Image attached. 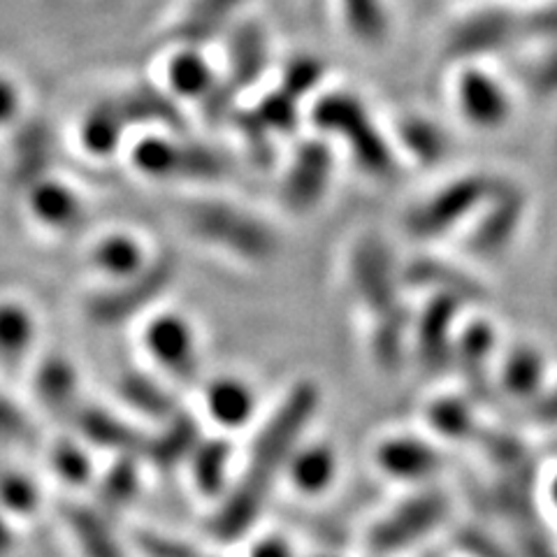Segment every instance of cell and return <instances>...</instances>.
Listing matches in <instances>:
<instances>
[{"instance_id": "cell-22", "label": "cell", "mask_w": 557, "mask_h": 557, "mask_svg": "<svg viewBox=\"0 0 557 557\" xmlns=\"http://www.w3.org/2000/svg\"><path fill=\"white\" fill-rule=\"evenodd\" d=\"M425 416L432 430L448 442L479 440L481 434L479 418L472 403H469V397L442 395L434 403H430Z\"/></svg>"}, {"instance_id": "cell-11", "label": "cell", "mask_w": 557, "mask_h": 557, "mask_svg": "<svg viewBox=\"0 0 557 557\" xmlns=\"http://www.w3.org/2000/svg\"><path fill=\"white\" fill-rule=\"evenodd\" d=\"M456 102L462 119L479 131H497L513 114L511 96L495 75L476 63H465L456 79Z\"/></svg>"}, {"instance_id": "cell-27", "label": "cell", "mask_w": 557, "mask_h": 557, "mask_svg": "<svg viewBox=\"0 0 557 557\" xmlns=\"http://www.w3.org/2000/svg\"><path fill=\"white\" fill-rule=\"evenodd\" d=\"M290 481L305 495H319L327 491L337 474V458L333 448L323 444L300 450L288 465Z\"/></svg>"}, {"instance_id": "cell-10", "label": "cell", "mask_w": 557, "mask_h": 557, "mask_svg": "<svg viewBox=\"0 0 557 557\" xmlns=\"http://www.w3.org/2000/svg\"><path fill=\"white\" fill-rule=\"evenodd\" d=\"M528 198L520 186L502 180L495 194L479 209V223L469 233L467 247L476 256L495 258L507 251L525 221Z\"/></svg>"}, {"instance_id": "cell-16", "label": "cell", "mask_w": 557, "mask_h": 557, "mask_svg": "<svg viewBox=\"0 0 557 557\" xmlns=\"http://www.w3.org/2000/svg\"><path fill=\"white\" fill-rule=\"evenodd\" d=\"M376 465L391 479L423 483L442 472L444 458L430 442L405 434V437H391L376 448Z\"/></svg>"}, {"instance_id": "cell-38", "label": "cell", "mask_w": 557, "mask_h": 557, "mask_svg": "<svg viewBox=\"0 0 557 557\" xmlns=\"http://www.w3.org/2000/svg\"><path fill=\"white\" fill-rule=\"evenodd\" d=\"M139 487V472L133 456H121L100 483V504L104 511H121L135 499Z\"/></svg>"}, {"instance_id": "cell-37", "label": "cell", "mask_w": 557, "mask_h": 557, "mask_svg": "<svg viewBox=\"0 0 557 557\" xmlns=\"http://www.w3.org/2000/svg\"><path fill=\"white\" fill-rule=\"evenodd\" d=\"M119 393L126 399L131 407H135L139 413L151 418H168L174 411V399L168 391H163L153 379L128 372L119 381Z\"/></svg>"}, {"instance_id": "cell-3", "label": "cell", "mask_w": 557, "mask_h": 557, "mask_svg": "<svg viewBox=\"0 0 557 557\" xmlns=\"http://www.w3.org/2000/svg\"><path fill=\"white\" fill-rule=\"evenodd\" d=\"M313 124L339 135L351 147L358 165L372 177L388 180L395 174V156L356 96L330 94L321 98L313 110Z\"/></svg>"}, {"instance_id": "cell-47", "label": "cell", "mask_w": 557, "mask_h": 557, "mask_svg": "<svg viewBox=\"0 0 557 557\" xmlns=\"http://www.w3.org/2000/svg\"><path fill=\"white\" fill-rule=\"evenodd\" d=\"M530 86L536 96L557 94V42L530 67Z\"/></svg>"}, {"instance_id": "cell-19", "label": "cell", "mask_w": 557, "mask_h": 557, "mask_svg": "<svg viewBox=\"0 0 557 557\" xmlns=\"http://www.w3.org/2000/svg\"><path fill=\"white\" fill-rule=\"evenodd\" d=\"M75 418L77 430L100 448L116 450L121 456H137V453L147 450V440L143 434L108 411L98 407H84L75 413Z\"/></svg>"}, {"instance_id": "cell-43", "label": "cell", "mask_w": 557, "mask_h": 557, "mask_svg": "<svg viewBox=\"0 0 557 557\" xmlns=\"http://www.w3.org/2000/svg\"><path fill=\"white\" fill-rule=\"evenodd\" d=\"M51 465H54L57 474L63 481L73 483V485H82L91 476L89 458H86V453L79 446H75L73 442H61L54 448V453H51Z\"/></svg>"}, {"instance_id": "cell-8", "label": "cell", "mask_w": 557, "mask_h": 557, "mask_svg": "<svg viewBox=\"0 0 557 557\" xmlns=\"http://www.w3.org/2000/svg\"><path fill=\"white\" fill-rule=\"evenodd\" d=\"M522 33V14L507 5H483L465 14L450 28L446 54L456 61L476 63L481 57L507 49Z\"/></svg>"}, {"instance_id": "cell-21", "label": "cell", "mask_w": 557, "mask_h": 557, "mask_svg": "<svg viewBox=\"0 0 557 557\" xmlns=\"http://www.w3.org/2000/svg\"><path fill=\"white\" fill-rule=\"evenodd\" d=\"M407 282L413 286H432L437 293L456 295L465 305L485 300V288L467 272L440 263L434 258H418L407 270Z\"/></svg>"}, {"instance_id": "cell-13", "label": "cell", "mask_w": 557, "mask_h": 557, "mask_svg": "<svg viewBox=\"0 0 557 557\" xmlns=\"http://www.w3.org/2000/svg\"><path fill=\"white\" fill-rule=\"evenodd\" d=\"M147 346L151 356L180 381H194L198 374L196 339L190 325L177 313H168L149 323Z\"/></svg>"}, {"instance_id": "cell-30", "label": "cell", "mask_w": 557, "mask_h": 557, "mask_svg": "<svg viewBox=\"0 0 557 557\" xmlns=\"http://www.w3.org/2000/svg\"><path fill=\"white\" fill-rule=\"evenodd\" d=\"M121 114H124L126 124H168V126H182V116L177 108L156 89L149 86H139V89L116 98Z\"/></svg>"}, {"instance_id": "cell-52", "label": "cell", "mask_w": 557, "mask_h": 557, "mask_svg": "<svg viewBox=\"0 0 557 557\" xmlns=\"http://www.w3.org/2000/svg\"><path fill=\"white\" fill-rule=\"evenodd\" d=\"M16 108H20V94L8 79H0V124H8L14 119Z\"/></svg>"}, {"instance_id": "cell-24", "label": "cell", "mask_w": 557, "mask_h": 557, "mask_svg": "<svg viewBox=\"0 0 557 557\" xmlns=\"http://www.w3.org/2000/svg\"><path fill=\"white\" fill-rule=\"evenodd\" d=\"M268 65L265 35L253 24L239 26L231 38V84L235 89L251 86Z\"/></svg>"}, {"instance_id": "cell-1", "label": "cell", "mask_w": 557, "mask_h": 557, "mask_svg": "<svg viewBox=\"0 0 557 557\" xmlns=\"http://www.w3.org/2000/svg\"><path fill=\"white\" fill-rule=\"evenodd\" d=\"M317 407L319 388L309 381H302L288 393L282 407L258 434L247 472L209 522V530L219 542L233 544L253 528L258 513L265 507L274 476L282 472V467H286L295 442H298Z\"/></svg>"}, {"instance_id": "cell-49", "label": "cell", "mask_w": 557, "mask_h": 557, "mask_svg": "<svg viewBox=\"0 0 557 557\" xmlns=\"http://www.w3.org/2000/svg\"><path fill=\"white\" fill-rule=\"evenodd\" d=\"M30 425L22 409L12 405L5 395H0V437L3 440H26Z\"/></svg>"}, {"instance_id": "cell-55", "label": "cell", "mask_w": 557, "mask_h": 557, "mask_svg": "<svg viewBox=\"0 0 557 557\" xmlns=\"http://www.w3.org/2000/svg\"><path fill=\"white\" fill-rule=\"evenodd\" d=\"M319 557H330V555H319Z\"/></svg>"}, {"instance_id": "cell-23", "label": "cell", "mask_w": 557, "mask_h": 557, "mask_svg": "<svg viewBox=\"0 0 557 557\" xmlns=\"http://www.w3.org/2000/svg\"><path fill=\"white\" fill-rule=\"evenodd\" d=\"M30 209L45 225L57 231L75 228L82 219V202L67 186L59 182H38L30 186Z\"/></svg>"}, {"instance_id": "cell-2", "label": "cell", "mask_w": 557, "mask_h": 557, "mask_svg": "<svg viewBox=\"0 0 557 557\" xmlns=\"http://www.w3.org/2000/svg\"><path fill=\"white\" fill-rule=\"evenodd\" d=\"M351 282L360 302L374 317L372 351L381 370L395 372L405 356L407 309L397 293L393 256L379 237H362L351 251Z\"/></svg>"}, {"instance_id": "cell-25", "label": "cell", "mask_w": 557, "mask_h": 557, "mask_svg": "<svg viewBox=\"0 0 557 557\" xmlns=\"http://www.w3.org/2000/svg\"><path fill=\"white\" fill-rule=\"evenodd\" d=\"M198 444H200L198 423L188 413L186 416L182 413L172 418L159 437L147 442L145 453L159 469H172L188 456H194Z\"/></svg>"}, {"instance_id": "cell-20", "label": "cell", "mask_w": 557, "mask_h": 557, "mask_svg": "<svg viewBox=\"0 0 557 557\" xmlns=\"http://www.w3.org/2000/svg\"><path fill=\"white\" fill-rule=\"evenodd\" d=\"M63 520L82 557H124L110 522L98 511L73 504V507L63 509Z\"/></svg>"}, {"instance_id": "cell-33", "label": "cell", "mask_w": 557, "mask_h": 557, "mask_svg": "<svg viewBox=\"0 0 557 557\" xmlns=\"http://www.w3.org/2000/svg\"><path fill=\"white\" fill-rule=\"evenodd\" d=\"M239 3L242 0H196L186 20L180 24L177 35L194 45L212 40Z\"/></svg>"}, {"instance_id": "cell-6", "label": "cell", "mask_w": 557, "mask_h": 557, "mask_svg": "<svg viewBox=\"0 0 557 557\" xmlns=\"http://www.w3.org/2000/svg\"><path fill=\"white\" fill-rule=\"evenodd\" d=\"M450 513V499L440 487H423L374 522L368 546L376 555H395L413 548L437 532Z\"/></svg>"}, {"instance_id": "cell-54", "label": "cell", "mask_w": 557, "mask_h": 557, "mask_svg": "<svg viewBox=\"0 0 557 557\" xmlns=\"http://www.w3.org/2000/svg\"><path fill=\"white\" fill-rule=\"evenodd\" d=\"M546 497H548V504L557 511V469L553 472L548 485H546Z\"/></svg>"}, {"instance_id": "cell-18", "label": "cell", "mask_w": 557, "mask_h": 557, "mask_svg": "<svg viewBox=\"0 0 557 557\" xmlns=\"http://www.w3.org/2000/svg\"><path fill=\"white\" fill-rule=\"evenodd\" d=\"M51 165V131L40 119L22 126L14 137L12 180L20 186H35Z\"/></svg>"}, {"instance_id": "cell-9", "label": "cell", "mask_w": 557, "mask_h": 557, "mask_svg": "<svg viewBox=\"0 0 557 557\" xmlns=\"http://www.w3.org/2000/svg\"><path fill=\"white\" fill-rule=\"evenodd\" d=\"M172 278L174 260L170 256L153 260L151 265L126 278L121 286L96 295L89 305V319L100 325L124 323L159 298V295L172 284Z\"/></svg>"}, {"instance_id": "cell-35", "label": "cell", "mask_w": 557, "mask_h": 557, "mask_svg": "<svg viewBox=\"0 0 557 557\" xmlns=\"http://www.w3.org/2000/svg\"><path fill=\"white\" fill-rule=\"evenodd\" d=\"M91 260L98 270L114 278H131L145 268L143 249H139V244L128 235L104 237L94 249Z\"/></svg>"}, {"instance_id": "cell-44", "label": "cell", "mask_w": 557, "mask_h": 557, "mask_svg": "<svg viewBox=\"0 0 557 557\" xmlns=\"http://www.w3.org/2000/svg\"><path fill=\"white\" fill-rule=\"evenodd\" d=\"M323 77V63L319 59L311 57H300L295 59L284 73V86L282 89L293 96L295 100H300L307 96L313 86H317Z\"/></svg>"}, {"instance_id": "cell-17", "label": "cell", "mask_w": 557, "mask_h": 557, "mask_svg": "<svg viewBox=\"0 0 557 557\" xmlns=\"http://www.w3.org/2000/svg\"><path fill=\"white\" fill-rule=\"evenodd\" d=\"M546 358L532 344H516L499 364L502 391L516 399H534L546 388Z\"/></svg>"}, {"instance_id": "cell-32", "label": "cell", "mask_w": 557, "mask_h": 557, "mask_svg": "<svg viewBox=\"0 0 557 557\" xmlns=\"http://www.w3.org/2000/svg\"><path fill=\"white\" fill-rule=\"evenodd\" d=\"M399 137L405 147L416 156L418 161L432 165L440 163L450 149V139L446 131L425 116H409L399 126Z\"/></svg>"}, {"instance_id": "cell-51", "label": "cell", "mask_w": 557, "mask_h": 557, "mask_svg": "<svg viewBox=\"0 0 557 557\" xmlns=\"http://www.w3.org/2000/svg\"><path fill=\"white\" fill-rule=\"evenodd\" d=\"M249 557H293V550L282 536H265L253 544Z\"/></svg>"}, {"instance_id": "cell-41", "label": "cell", "mask_w": 557, "mask_h": 557, "mask_svg": "<svg viewBox=\"0 0 557 557\" xmlns=\"http://www.w3.org/2000/svg\"><path fill=\"white\" fill-rule=\"evenodd\" d=\"M295 100L284 89L274 91L256 108V114L263 121L270 133H290L298 121V112H295Z\"/></svg>"}, {"instance_id": "cell-50", "label": "cell", "mask_w": 557, "mask_h": 557, "mask_svg": "<svg viewBox=\"0 0 557 557\" xmlns=\"http://www.w3.org/2000/svg\"><path fill=\"white\" fill-rule=\"evenodd\" d=\"M532 403V413L536 421H542L546 425H557V386L544 388Z\"/></svg>"}, {"instance_id": "cell-28", "label": "cell", "mask_w": 557, "mask_h": 557, "mask_svg": "<svg viewBox=\"0 0 557 557\" xmlns=\"http://www.w3.org/2000/svg\"><path fill=\"white\" fill-rule=\"evenodd\" d=\"M207 405L221 425L237 428L253 413V393L237 379H219L207 391Z\"/></svg>"}, {"instance_id": "cell-12", "label": "cell", "mask_w": 557, "mask_h": 557, "mask_svg": "<svg viewBox=\"0 0 557 557\" xmlns=\"http://www.w3.org/2000/svg\"><path fill=\"white\" fill-rule=\"evenodd\" d=\"M465 302L456 295L434 293V298L423 307L416 325V351L423 370L440 374L453 364V344L458 335V317Z\"/></svg>"}, {"instance_id": "cell-42", "label": "cell", "mask_w": 557, "mask_h": 557, "mask_svg": "<svg viewBox=\"0 0 557 557\" xmlns=\"http://www.w3.org/2000/svg\"><path fill=\"white\" fill-rule=\"evenodd\" d=\"M235 124L244 143L249 147L251 159L258 165H268L272 161V143H270V131L265 128L263 121L256 114V110L249 112H237Z\"/></svg>"}, {"instance_id": "cell-31", "label": "cell", "mask_w": 557, "mask_h": 557, "mask_svg": "<svg viewBox=\"0 0 557 557\" xmlns=\"http://www.w3.org/2000/svg\"><path fill=\"white\" fill-rule=\"evenodd\" d=\"M344 20L356 40L370 47H379L388 38V12L383 0H342Z\"/></svg>"}, {"instance_id": "cell-29", "label": "cell", "mask_w": 557, "mask_h": 557, "mask_svg": "<svg viewBox=\"0 0 557 557\" xmlns=\"http://www.w3.org/2000/svg\"><path fill=\"white\" fill-rule=\"evenodd\" d=\"M126 119L121 114L116 98L104 100L89 112L82 126V143L94 156H110L126 128Z\"/></svg>"}, {"instance_id": "cell-4", "label": "cell", "mask_w": 557, "mask_h": 557, "mask_svg": "<svg viewBox=\"0 0 557 557\" xmlns=\"http://www.w3.org/2000/svg\"><path fill=\"white\" fill-rule=\"evenodd\" d=\"M188 231L205 242L228 249L253 263H263L276 253V237L253 214L225 202H194L186 209Z\"/></svg>"}, {"instance_id": "cell-26", "label": "cell", "mask_w": 557, "mask_h": 557, "mask_svg": "<svg viewBox=\"0 0 557 557\" xmlns=\"http://www.w3.org/2000/svg\"><path fill=\"white\" fill-rule=\"evenodd\" d=\"M35 393L40 395L45 407L54 413H67L75 409V395H77V374L65 358H47L38 376H35Z\"/></svg>"}, {"instance_id": "cell-7", "label": "cell", "mask_w": 557, "mask_h": 557, "mask_svg": "<svg viewBox=\"0 0 557 557\" xmlns=\"http://www.w3.org/2000/svg\"><path fill=\"white\" fill-rule=\"evenodd\" d=\"M135 165L149 177L221 180L231 172V161L212 147L180 145L165 137H147L133 151Z\"/></svg>"}, {"instance_id": "cell-34", "label": "cell", "mask_w": 557, "mask_h": 557, "mask_svg": "<svg viewBox=\"0 0 557 557\" xmlns=\"http://www.w3.org/2000/svg\"><path fill=\"white\" fill-rule=\"evenodd\" d=\"M231 444L223 440H209L194 450V481L205 495H219L228 479Z\"/></svg>"}, {"instance_id": "cell-15", "label": "cell", "mask_w": 557, "mask_h": 557, "mask_svg": "<svg viewBox=\"0 0 557 557\" xmlns=\"http://www.w3.org/2000/svg\"><path fill=\"white\" fill-rule=\"evenodd\" d=\"M497 348V330L491 321L474 319L465 323L453 344V364L467 383L469 395L485 397L487 395V370Z\"/></svg>"}, {"instance_id": "cell-5", "label": "cell", "mask_w": 557, "mask_h": 557, "mask_svg": "<svg viewBox=\"0 0 557 557\" xmlns=\"http://www.w3.org/2000/svg\"><path fill=\"white\" fill-rule=\"evenodd\" d=\"M502 184L495 174L472 172L448 182L437 194H432L425 202L411 209L407 219V231L416 237H442L458 228L462 221L474 216L479 209L491 200V196Z\"/></svg>"}, {"instance_id": "cell-46", "label": "cell", "mask_w": 557, "mask_h": 557, "mask_svg": "<svg viewBox=\"0 0 557 557\" xmlns=\"http://www.w3.org/2000/svg\"><path fill=\"white\" fill-rule=\"evenodd\" d=\"M522 33L557 42V0H548V3L522 14Z\"/></svg>"}, {"instance_id": "cell-53", "label": "cell", "mask_w": 557, "mask_h": 557, "mask_svg": "<svg viewBox=\"0 0 557 557\" xmlns=\"http://www.w3.org/2000/svg\"><path fill=\"white\" fill-rule=\"evenodd\" d=\"M14 546V532L10 528V522L0 513V557L8 555Z\"/></svg>"}, {"instance_id": "cell-14", "label": "cell", "mask_w": 557, "mask_h": 557, "mask_svg": "<svg viewBox=\"0 0 557 557\" xmlns=\"http://www.w3.org/2000/svg\"><path fill=\"white\" fill-rule=\"evenodd\" d=\"M330 172H333L330 149L323 143H305L295 156L284 186V198L293 212H309L319 205L327 188Z\"/></svg>"}, {"instance_id": "cell-36", "label": "cell", "mask_w": 557, "mask_h": 557, "mask_svg": "<svg viewBox=\"0 0 557 557\" xmlns=\"http://www.w3.org/2000/svg\"><path fill=\"white\" fill-rule=\"evenodd\" d=\"M33 342V319L20 305H0V360L22 362Z\"/></svg>"}, {"instance_id": "cell-39", "label": "cell", "mask_w": 557, "mask_h": 557, "mask_svg": "<svg viewBox=\"0 0 557 557\" xmlns=\"http://www.w3.org/2000/svg\"><path fill=\"white\" fill-rule=\"evenodd\" d=\"M170 84L182 96L205 98L214 86V79L205 59H200L196 51H184L170 63Z\"/></svg>"}, {"instance_id": "cell-40", "label": "cell", "mask_w": 557, "mask_h": 557, "mask_svg": "<svg viewBox=\"0 0 557 557\" xmlns=\"http://www.w3.org/2000/svg\"><path fill=\"white\" fill-rule=\"evenodd\" d=\"M38 487L33 485L28 476L22 472H12V469L0 467V507L26 516L38 507Z\"/></svg>"}, {"instance_id": "cell-45", "label": "cell", "mask_w": 557, "mask_h": 557, "mask_svg": "<svg viewBox=\"0 0 557 557\" xmlns=\"http://www.w3.org/2000/svg\"><path fill=\"white\" fill-rule=\"evenodd\" d=\"M135 544L139 553L147 557H202L194 546L182 544L177 539L156 534V532H137Z\"/></svg>"}, {"instance_id": "cell-48", "label": "cell", "mask_w": 557, "mask_h": 557, "mask_svg": "<svg viewBox=\"0 0 557 557\" xmlns=\"http://www.w3.org/2000/svg\"><path fill=\"white\" fill-rule=\"evenodd\" d=\"M235 86L233 84H214L209 94L202 98V114L209 124H219L233 112L235 102Z\"/></svg>"}]
</instances>
